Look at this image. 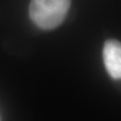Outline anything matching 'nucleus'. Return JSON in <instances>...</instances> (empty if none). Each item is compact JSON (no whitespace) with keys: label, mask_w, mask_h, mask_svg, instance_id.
<instances>
[{"label":"nucleus","mask_w":121,"mask_h":121,"mask_svg":"<svg viewBox=\"0 0 121 121\" xmlns=\"http://www.w3.org/2000/svg\"><path fill=\"white\" fill-rule=\"evenodd\" d=\"M71 0H31L29 16L41 29H54L65 19Z\"/></svg>","instance_id":"f257e3e1"},{"label":"nucleus","mask_w":121,"mask_h":121,"mask_svg":"<svg viewBox=\"0 0 121 121\" xmlns=\"http://www.w3.org/2000/svg\"><path fill=\"white\" fill-rule=\"evenodd\" d=\"M104 65L108 74L113 79H121V43L116 39H108L103 47Z\"/></svg>","instance_id":"f03ea898"}]
</instances>
